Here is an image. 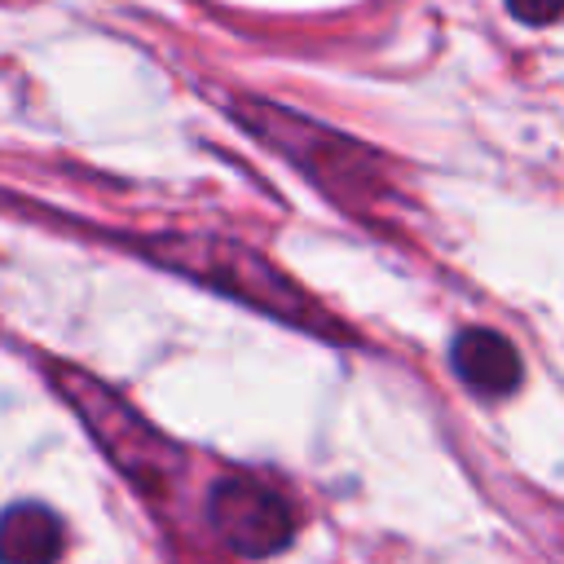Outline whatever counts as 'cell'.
Masks as SVG:
<instances>
[{"mask_svg":"<svg viewBox=\"0 0 564 564\" xmlns=\"http://www.w3.org/2000/svg\"><path fill=\"white\" fill-rule=\"evenodd\" d=\"M137 251L172 273H185L238 304H251L256 313H269L286 326H300L322 339H348V330L308 295L300 291L282 269H273L260 251L229 242V238H207V234H154L141 238Z\"/></svg>","mask_w":564,"mask_h":564,"instance_id":"6da1fadb","label":"cell"},{"mask_svg":"<svg viewBox=\"0 0 564 564\" xmlns=\"http://www.w3.org/2000/svg\"><path fill=\"white\" fill-rule=\"evenodd\" d=\"M234 115L242 119V128H251L264 145H273L278 154H286L300 172H308V176H313L317 185H326L335 198L361 203V198H370V194L383 189L379 159H375L366 145L348 141V137H339V132H330V128H322V123H308V119H300L295 110L256 101V97L238 101Z\"/></svg>","mask_w":564,"mask_h":564,"instance_id":"7a4b0ae2","label":"cell"},{"mask_svg":"<svg viewBox=\"0 0 564 564\" xmlns=\"http://www.w3.org/2000/svg\"><path fill=\"white\" fill-rule=\"evenodd\" d=\"M207 520L216 538L247 560L278 555L295 538V507L256 476H225L207 498Z\"/></svg>","mask_w":564,"mask_h":564,"instance_id":"3957f363","label":"cell"},{"mask_svg":"<svg viewBox=\"0 0 564 564\" xmlns=\"http://www.w3.org/2000/svg\"><path fill=\"white\" fill-rule=\"evenodd\" d=\"M62 397L79 410V419L88 423V432L110 449V458L132 476V480H145V485H159L163 467H172V454L163 449V441L119 401L110 397L106 388H97L93 379H84L79 370H62Z\"/></svg>","mask_w":564,"mask_h":564,"instance_id":"277c9868","label":"cell"},{"mask_svg":"<svg viewBox=\"0 0 564 564\" xmlns=\"http://www.w3.org/2000/svg\"><path fill=\"white\" fill-rule=\"evenodd\" d=\"M454 375L471 388V392H485V397H507L520 388L524 379V366H520V352L498 335V330H463L454 339Z\"/></svg>","mask_w":564,"mask_h":564,"instance_id":"5b68a950","label":"cell"},{"mask_svg":"<svg viewBox=\"0 0 564 564\" xmlns=\"http://www.w3.org/2000/svg\"><path fill=\"white\" fill-rule=\"evenodd\" d=\"M4 564H53L62 555V520L40 502H13L0 538Z\"/></svg>","mask_w":564,"mask_h":564,"instance_id":"8992f818","label":"cell"},{"mask_svg":"<svg viewBox=\"0 0 564 564\" xmlns=\"http://www.w3.org/2000/svg\"><path fill=\"white\" fill-rule=\"evenodd\" d=\"M507 9H511L520 22L542 26V22H551V18L564 13V0H507Z\"/></svg>","mask_w":564,"mask_h":564,"instance_id":"52a82bcc","label":"cell"}]
</instances>
